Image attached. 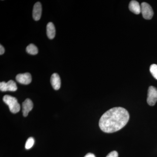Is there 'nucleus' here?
I'll use <instances>...</instances> for the list:
<instances>
[{
    "label": "nucleus",
    "instance_id": "nucleus-1",
    "mask_svg": "<svg viewBox=\"0 0 157 157\" xmlns=\"http://www.w3.org/2000/svg\"><path fill=\"white\" fill-rule=\"evenodd\" d=\"M129 120V114L127 109L121 107H114L102 116L99 127L105 133H113L123 128Z\"/></svg>",
    "mask_w": 157,
    "mask_h": 157
},
{
    "label": "nucleus",
    "instance_id": "nucleus-2",
    "mask_svg": "<svg viewBox=\"0 0 157 157\" xmlns=\"http://www.w3.org/2000/svg\"><path fill=\"white\" fill-rule=\"evenodd\" d=\"M3 100L9 106L10 111L12 113H17L20 110V105L16 98L6 95L3 97Z\"/></svg>",
    "mask_w": 157,
    "mask_h": 157
},
{
    "label": "nucleus",
    "instance_id": "nucleus-3",
    "mask_svg": "<svg viewBox=\"0 0 157 157\" xmlns=\"http://www.w3.org/2000/svg\"><path fill=\"white\" fill-rule=\"evenodd\" d=\"M141 12L144 19H151L154 15V12L151 6L146 2H143L141 5Z\"/></svg>",
    "mask_w": 157,
    "mask_h": 157
},
{
    "label": "nucleus",
    "instance_id": "nucleus-4",
    "mask_svg": "<svg viewBox=\"0 0 157 157\" xmlns=\"http://www.w3.org/2000/svg\"><path fill=\"white\" fill-rule=\"evenodd\" d=\"M157 101V89L153 86L149 87L147 93V103L150 106L155 105Z\"/></svg>",
    "mask_w": 157,
    "mask_h": 157
},
{
    "label": "nucleus",
    "instance_id": "nucleus-5",
    "mask_svg": "<svg viewBox=\"0 0 157 157\" xmlns=\"http://www.w3.org/2000/svg\"><path fill=\"white\" fill-rule=\"evenodd\" d=\"M16 79L20 83L28 85L31 83L32 78L29 73H26L17 74L16 77Z\"/></svg>",
    "mask_w": 157,
    "mask_h": 157
},
{
    "label": "nucleus",
    "instance_id": "nucleus-6",
    "mask_svg": "<svg viewBox=\"0 0 157 157\" xmlns=\"http://www.w3.org/2000/svg\"><path fill=\"white\" fill-rule=\"evenodd\" d=\"M33 107V104L30 99H27L22 103V113L24 117H27L29 112Z\"/></svg>",
    "mask_w": 157,
    "mask_h": 157
},
{
    "label": "nucleus",
    "instance_id": "nucleus-7",
    "mask_svg": "<svg viewBox=\"0 0 157 157\" xmlns=\"http://www.w3.org/2000/svg\"><path fill=\"white\" fill-rule=\"evenodd\" d=\"M42 7L41 3L38 2L34 5L33 9V18L35 21H38L40 19L42 15Z\"/></svg>",
    "mask_w": 157,
    "mask_h": 157
},
{
    "label": "nucleus",
    "instance_id": "nucleus-8",
    "mask_svg": "<svg viewBox=\"0 0 157 157\" xmlns=\"http://www.w3.org/2000/svg\"><path fill=\"white\" fill-rule=\"evenodd\" d=\"M50 81L54 89L55 90L59 89L61 86V79L57 73H54L52 75Z\"/></svg>",
    "mask_w": 157,
    "mask_h": 157
},
{
    "label": "nucleus",
    "instance_id": "nucleus-9",
    "mask_svg": "<svg viewBox=\"0 0 157 157\" xmlns=\"http://www.w3.org/2000/svg\"><path fill=\"white\" fill-rule=\"evenodd\" d=\"M129 9L134 14H138L141 12V6L136 1H132L129 4Z\"/></svg>",
    "mask_w": 157,
    "mask_h": 157
},
{
    "label": "nucleus",
    "instance_id": "nucleus-10",
    "mask_svg": "<svg viewBox=\"0 0 157 157\" xmlns=\"http://www.w3.org/2000/svg\"><path fill=\"white\" fill-rule=\"evenodd\" d=\"M47 36L49 39H52L56 35V29L55 26L52 22H49L46 26Z\"/></svg>",
    "mask_w": 157,
    "mask_h": 157
},
{
    "label": "nucleus",
    "instance_id": "nucleus-11",
    "mask_svg": "<svg viewBox=\"0 0 157 157\" xmlns=\"http://www.w3.org/2000/svg\"><path fill=\"white\" fill-rule=\"evenodd\" d=\"M26 52L29 54L33 55H36L38 53V49L36 46L33 44H29L26 48Z\"/></svg>",
    "mask_w": 157,
    "mask_h": 157
},
{
    "label": "nucleus",
    "instance_id": "nucleus-12",
    "mask_svg": "<svg viewBox=\"0 0 157 157\" xmlns=\"http://www.w3.org/2000/svg\"><path fill=\"white\" fill-rule=\"evenodd\" d=\"M7 91H15L17 90V86L15 82L10 80L7 82Z\"/></svg>",
    "mask_w": 157,
    "mask_h": 157
},
{
    "label": "nucleus",
    "instance_id": "nucleus-13",
    "mask_svg": "<svg viewBox=\"0 0 157 157\" xmlns=\"http://www.w3.org/2000/svg\"><path fill=\"white\" fill-rule=\"evenodd\" d=\"M35 143V140L33 137H30L28 139L26 142L25 147L26 149H29L33 146Z\"/></svg>",
    "mask_w": 157,
    "mask_h": 157
},
{
    "label": "nucleus",
    "instance_id": "nucleus-14",
    "mask_svg": "<svg viewBox=\"0 0 157 157\" xmlns=\"http://www.w3.org/2000/svg\"><path fill=\"white\" fill-rule=\"evenodd\" d=\"M150 71L153 77L157 79V65L152 64L150 67Z\"/></svg>",
    "mask_w": 157,
    "mask_h": 157
},
{
    "label": "nucleus",
    "instance_id": "nucleus-15",
    "mask_svg": "<svg viewBox=\"0 0 157 157\" xmlns=\"http://www.w3.org/2000/svg\"><path fill=\"white\" fill-rule=\"evenodd\" d=\"M0 90L2 91H7V82H2L0 83Z\"/></svg>",
    "mask_w": 157,
    "mask_h": 157
},
{
    "label": "nucleus",
    "instance_id": "nucleus-16",
    "mask_svg": "<svg viewBox=\"0 0 157 157\" xmlns=\"http://www.w3.org/2000/svg\"><path fill=\"white\" fill-rule=\"evenodd\" d=\"M118 154L117 151H114L109 153L106 157H118Z\"/></svg>",
    "mask_w": 157,
    "mask_h": 157
},
{
    "label": "nucleus",
    "instance_id": "nucleus-17",
    "mask_svg": "<svg viewBox=\"0 0 157 157\" xmlns=\"http://www.w3.org/2000/svg\"><path fill=\"white\" fill-rule=\"evenodd\" d=\"M5 52V49L4 47L2 45H0V55H2Z\"/></svg>",
    "mask_w": 157,
    "mask_h": 157
},
{
    "label": "nucleus",
    "instance_id": "nucleus-18",
    "mask_svg": "<svg viewBox=\"0 0 157 157\" xmlns=\"http://www.w3.org/2000/svg\"><path fill=\"white\" fill-rule=\"evenodd\" d=\"M84 157H96L95 155L93 154L92 153H88Z\"/></svg>",
    "mask_w": 157,
    "mask_h": 157
}]
</instances>
